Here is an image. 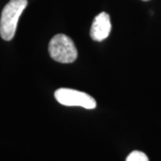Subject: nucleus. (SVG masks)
<instances>
[{"label":"nucleus","instance_id":"obj_1","mask_svg":"<svg viewBox=\"0 0 161 161\" xmlns=\"http://www.w3.org/2000/svg\"><path fill=\"white\" fill-rule=\"evenodd\" d=\"M27 5V0H10L4 7L0 19V35L3 40L9 41L14 37L19 18Z\"/></svg>","mask_w":161,"mask_h":161},{"label":"nucleus","instance_id":"obj_2","mask_svg":"<svg viewBox=\"0 0 161 161\" xmlns=\"http://www.w3.org/2000/svg\"><path fill=\"white\" fill-rule=\"evenodd\" d=\"M48 52L52 59L62 64L73 63L78 56L74 41L64 34H58L52 38L48 45Z\"/></svg>","mask_w":161,"mask_h":161},{"label":"nucleus","instance_id":"obj_3","mask_svg":"<svg viewBox=\"0 0 161 161\" xmlns=\"http://www.w3.org/2000/svg\"><path fill=\"white\" fill-rule=\"evenodd\" d=\"M55 98L58 103L66 107H81L86 109H93L97 106L96 100L89 94L67 88L57 90Z\"/></svg>","mask_w":161,"mask_h":161},{"label":"nucleus","instance_id":"obj_4","mask_svg":"<svg viewBox=\"0 0 161 161\" xmlns=\"http://www.w3.org/2000/svg\"><path fill=\"white\" fill-rule=\"evenodd\" d=\"M111 31L110 16L106 12H101L94 18L92 24L90 35L95 41H102L106 40Z\"/></svg>","mask_w":161,"mask_h":161},{"label":"nucleus","instance_id":"obj_5","mask_svg":"<svg viewBox=\"0 0 161 161\" xmlns=\"http://www.w3.org/2000/svg\"><path fill=\"white\" fill-rule=\"evenodd\" d=\"M126 161H149V158L143 152L134 150L128 155Z\"/></svg>","mask_w":161,"mask_h":161},{"label":"nucleus","instance_id":"obj_6","mask_svg":"<svg viewBox=\"0 0 161 161\" xmlns=\"http://www.w3.org/2000/svg\"><path fill=\"white\" fill-rule=\"evenodd\" d=\"M142 1H149V0H142Z\"/></svg>","mask_w":161,"mask_h":161}]
</instances>
